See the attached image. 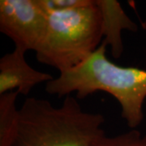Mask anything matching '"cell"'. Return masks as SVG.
Returning <instances> with one entry per match:
<instances>
[{
	"label": "cell",
	"mask_w": 146,
	"mask_h": 146,
	"mask_svg": "<svg viewBox=\"0 0 146 146\" xmlns=\"http://www.w3.org/2000/svg\"><path fill=\"white\" fill-rule=\"evenodd\" d=\"M104 123L103 115L85 111L72 95L58 106L46 99L28 98L2 146H90L105 135Z\"/></svg>",
	"instance_id": "2"
},
{
	"label": "cell",
	"mask_w": 146,
	"mask_h": 146,
	"mask_svg": "<svg viewBox=\"0 0 146 146\" xmlns=\"http://www.w3.org/2000/svg\"><path fill=\"white\" fill-rule=\"evenodd\" d=\"M49 7L54 10H65L91 5L94 0H46Z\"/></svg>",
	"instance_id": "8"
},
{
	"label": "cell",
	"mask_w": 146,
	"mask_h": 146,
	"mask_svg": "<svg viewBox=\"0 0 146 146\" xmlns=\"http://www.w3.org/2000/svg\"><path fill=\"white\" fill-rule=\"evenodd\" d=\"M49 7L46 0H1L0 32L15 47L36 52L46 33Z\"/></svg>",
	"instance_id": "4"
},
{
	"label": "cell",
	"mask_w": 146,
	"mask_h": 146,
	"mask_svg": "<svg viewBox=\"0 0 146 146\" xmlns=\"http://www.w3.org/2000/svg\"><path fill=\"white\" fill-rule=\"evenodd\" d=\"M102 41V17L96 0L91 5L74 9L49 7L46 33L35 52L36 58L39 63L63 72L89 58Z\"/></svg>",
	"instance_id": "3"
},
{
	"label": "cell",
	"mask_w": 146,
	"mask_h": 146,
	"mask_svg": "<svg viewBox=\"0 0 146 146\" xmlns=\"http://www.w3.org/2000/svg\"><path fill=\"white\" fill-rule=\"evenodd\" d=\"M96 4L102 17V42L110 47L112 55L115 58H119L123 51L122 32L123 30L136 32L138 27L126 14L118 1L96 0Z\"/></svg>",
	"instance_id": "6"
},
{
	"label": "cell",
	"mask_w": 146,
	"mask_h": 146,
	"mask_svg": "<svg viewBox=\"0 0 146 146\" xmlns=\"http://www.w3.org/2000/svg\"><path fill=\"white\" fill-rule=\"evenodd\" d=\"M106 47L102 42L84 62L47 82L46 91L59 98L76 93L79 99L97 91L106 92L119 102L122 118L130 128L135 129L144 119L146 69L115 64L106 57Z\"/></svg>",
	"instance_id": "1"
},
{
	"label": "cell",
	"mask_w": 146,
	"mask_h": 146,
	"mask_svg": "<svg viewBox=\"0 0 146 146\" xmlns=\"http://www.w3.org/2000/svg\"><path fill=\"white\" fill-rule=\"evenodd\" d=\"M90 146H146V135L131 129L115 136H100Z\"/></svg>",
	"instance_id": "7"
},
{
	"label": "cell",
	"mask_w": 146,
	"mask_h": 146,
	"mask_svg": "<svg viewBox=\"0 0 146 146\" xmlns=\"http://www.w3.org/2000/svg\"><path fill=\"white\" fill-rule=\"evenodd\" d=\"M25 51L16 48L0 58V95L17 91L27 96L35 86L54 78L50 73L40 72L27 63Z\"/></svg>",
	"instance_id": "5"
}]
</instances>
